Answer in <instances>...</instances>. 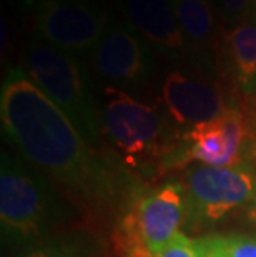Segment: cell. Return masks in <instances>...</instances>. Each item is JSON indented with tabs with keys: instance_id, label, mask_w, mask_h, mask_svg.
<instances>
[{
	"instance_id": "1",
	"label": "cell",
	"mask_w": 256,
	"mask_h": 257,
	"mask_svg": "<svg viewBox=\"0 0 256 257\" xmlns=\"http://www.w3.org/2000/svg\"><path fill=\"white\" fill-rule=\"evenodd\" d=\"M4 133L24 160L55 183L77 206L95 214L123 209L135 188L110 153L92 146L60 108L12 68L0 91Z\"/></svg>"
},
{
	"instance_id": "2",
	"label": "cell",
	"mask_w": 256,
	"mask_h": 257,
	"mask_svg": "<svg viewBox=\"0 0 256 257\" xmlns=\"http://www.w3.org/2000/svg\"><path fill=\"white\" fill-rule=\"evenodd\" d=\"M100 113L110 155L128 174L148 179L187 163L182 135H173L158 110L125 90L103 86Z\"/></svg>"
},
{
	"instance_id": "3",
	"label": "cell",
	"mask_w": 256,
	"mask_h": 257,
	"mask_svg": "<svg viewBox=\"0 0 256 257\" xmlns=\"http://www.w3.org/2000/svg\"><path fill=\"white\" fill-rule=\"evenodd\" d=\"M77 216L78 206L47 174L22 156L2 153L0 229L4 242L37 245Z\"/></svg>"
},
{
	"instance_id": "4",
	"label": "cell",
	"mask_w": 256,
	"mask_h": 257,
	"mask_svg": "<svg viewBox=\"0 0 256 257\" xmlns=\"http://www.w3.org/2000/svg\"><path fill=\"white\" fill-rule=\"evenodd\" d=\"M25 73L67 114L80 135L100 150L105 141L102 113L95 105L85 73L75 55L37 38L27 47Z\"/></svg>"
},
{
	"instance_id": "5",
	"label": "cell",
	"mask_w": 256,
	"mask_h": 257,
	"mask_svg": "<svg viewBox=\"0 0 256 257\" xmlns=\"http://www.w3.org/2000/svg\"><path fill=\"white\" fill-rule=\"evenodd\" d=\"M182 183L188 204L187 226L208 227L253 201L256 169L249 163L226 168L193 165Z\"/></svg>"
},
{
	"instance_id": "6",
	"label": "cell",
	"mask_w": 256,
	"mask_h": 257,
	"mask_svg": "<svg viewBox=\"0 0 256 257\" xmlns=\"http://www.w3.org/2000/svg\"><path fill=\"white\" fill-rule=\"evenodd\" d=\"M188 204L183 183L168 181L146 191H135L120 212L117 227L130 232L155 255L180 234Z\"/></svg>"
},
{
	"instance_id": "7",
	"label": "cell",
	"mask_w": 256,
	"mask_h": 257,
	"mask_svg": "<svg viewBox=\"0 0 256 257\" xmlns=\"http://www.w3.org/2000/svg\"><path fill=\"white\" fill-rule=\"evenodd\" d=\"M39 40L70 55L92 53L108 29L100 5L77 0H35L32 5Z\"/></svg>"
},
{
	"instance_id": "8",
	"label": "cell",
	"mask_w": 256,
	"mask_h": 257,
	"mask_svg": "<svg viewBox=\"0 0 256 257\" xmlns=\"http://www.w3.org/2000/svg\"><path fill=\"white\" fill-rule=\"evenodd\" d=\"M90 55L95 72L120 90L146 85L156 68L151 47L123 24L108 25Z\"/></svg>"
},
{
	"instance_id": "9",
	"label": "cell",
	"mask_w": 256,
	"mask_h": 257,
	"mask_svg": "<svg viewBox=\"0 0 256 257\" xmlns=\"http://www.w3.org/2000/svg\"><path fill=\"white\" fill-rule=\"evenodd\" d=\"M249 121L238 108L228 106L221 116L182 133L185 161L226 168L244 163Z\"/></svg>"
},
{
	"instance_id": "10",
	"label": "cell",
	"mask_w": 256,
	"mask_h": 257,
	"mask_svg": "<svg viewBox=\"0 0 256 257\" xmlns=\"http://www.w3.org/2000/svg\"><path fill=\"white\" fill-rule=\"evenodd\" d=\"M161 100L168 118L185 131L213 121L228 108L225 96L215 85L183 72H172L165 76Z\"/></svg>"
},
{
	"instance_id": "11",
	"label": "cell",
	"mask_w": 256,
	"mask_h": 257,
	"mask_svg": "<svg viewBox=\"0 0 256 257\" xmlns=\"http://www.w3.org/2000/svg\"><path fill=\"white\" fill-rule=\"evenodd\" d=\"M127 25L151 48L173 62H190L188 43L172 0H123Z\"/></svg>"
},
{
	"instance_id": "12",
	"label": "cell",
	"mask_w": 256,
	"mask_h": 257,
	"mask_svg": "<svg viewBox=\"0 0 256 257\" xmlns=\"http://www.w3.org/2000/svg\"><path fill=\"white\" fill-rule=\"evenodd\" d=\"M180 29L188 43L192 65L208 76H215L218 30L210 0H172Z\"/></svg>"
},
{
	"instance_id": "13",
	"label": "cell",
	"mask_w": 256,
	"mask_h": 257,
	"mask_svg": "<svg viewBox=\"0 0 256 257\" xmlns=\"http://www.w3.org/2000/svg\"><path fill=\"white\" fill-rule=\"evenodd\" d=\"M226 48L239 90L256 98V5L230 30Z\"/></svg>"
},
{
	"instance_id": "14",
	"label": "cell",
	"mask_w": 256,
	"mask_h": 257,
	"mask_svg": "<svg viewBox=\"0 0 256 257\" xmlns=\"http://www.w3.org/2000/svg\"><path fill=\"white\" fill-rule=\"evenodd\" d=\"M24 257H99V242L87 234H62L32 245Z\"/></svg>"
},
{
	"instance_id": "15",
	"label": "cell",
	"mask_w": 256,
	"mask_h": 257,
	"mask_svg": "<svg viewBox=\"0 0 256 257\" xmlns=\"http://www.w3.org/2000/svg\"><path fill=\"white\" fill-rule=\"evenodd\" d=\"M205 257H256V237L244 234H213L198 237Z\"/></svg>"
},
{
	"instance_id": "16",
	"label": "cell",
	"mask_w": 256,
	"mask_h": 257,
	"mask_svg": "<svg viewBox=\"0 0 256 257\" xmlns=\"http://www.w3.org/2000/svg\"><path fill=\"white\" fill-rule=\"evenodd\" d=\"M155 257H205L197 239L180 232Z\"/></svg>"
},
{
	"instance_id": "17",
	"label": "cell",
	"mask_w": 256,
	"mask_h": 257,
	"mask_svg": "<svg viewBox=\"0 0 256 257\" xmlns=\"http://www.w3.org/2000/svg\"><path fill=\"white\" fill-rule=\"evenodd\" d=\"M216 4L221 10L223 20L231 29L254 7V0H216Z\"/></svg>"
},
{
	"instance_id": "18",
	"label": "cell",
	"mask_w": 256,
	"mask_h": 257,
	"mask_svg": "<svg viewBox=\"0 0 256 257\" xmlns=\"http://www.w3.org/2000/svg\"><path fill=\"white\" fill-rule=\"evenodd\" d=\"M246 156L256 166V116L249 121V138L246 145Z\"/></svg>"
},
{
	"instance_id": "19",
	"label": "cell",
	"mask_w": 256,
	"mask_h": 257,
	"mask_svg": "<svg viewBox=\"0 0 256 257\" xmlns=\"http://www.w3.org/2000/svg\"><path fill=\"white\" fill-rule=\"evenodd\" d=\"M249 217L256 222V194H254V198L253 201L249 202Z\"/></svg>"
},
{
	"instance_id": "20",
	"label": "cell",
	"mask_w": 256,
	"mask_h": 257,
	"mask_svg": "<svg viewBox=\"0 0 256 257\" xmlns=\"http://www.w3.org/2000/svg\"><path fill=\"white\" fill-rule=\"evenodd\" d=\"M9 2H15V4H24V5H29V7H32L34 5L35 0H9Z\"/></svg>"
},
{
	"instance_id": "21",
	"label": "cell",
	"mask_w": 256,
	"mask_h": 257,
	"mask_svg": "<svg viewBox=\"0 0 256 257\" xmlns=\"http://www.w3.org/2000/svg\"><path fill=\"white\" fill-rule=\"evenodd\" d=\"M77 2H89V4H92L90 0H77Z\"/></svg>"
},
{
	"instance_id": "22",
	"label": "cell",
	"mask_w": 256,
	"mask_h": 257,
	"mask_svg": "<svg viewBox=\"0 0 256 257\" xmlns=\"http://www.w3.org/2000/svg\"><path fill=\"white\" fill-rule=\"evenodd\" d=\"M254 5H256V0H254Z\"/></svg>"
}]
</instances>
